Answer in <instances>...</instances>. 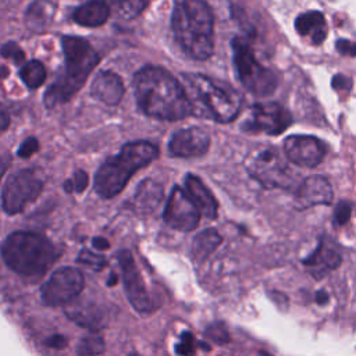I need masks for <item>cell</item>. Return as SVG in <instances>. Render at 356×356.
<instances>
[{
  "label": "cell",
  "instance_id": "1",
  "mask_svg": "<svg viewBox=\"0 0 356 356\" xmlns=\"http://www.w3.org/2000/svg\"><path fill=\"white\" fill-rule=\"evenodd\" d=\"M135 97L142 111L160 120H181L192 114L184 86L165 70L143 67L134 79Z\"/></svg>",
  "mask_w": 356,
  "mask_h": 356
},
{
  "label": "cell",
  "instance_id": "2",
  "mask_svg": "<svg viewBox=\"0 0 356 356\" xmlns=\"http://www.w3.org/2000/svg\"><path fill=\"white\" fill-rule=\"evenodd\" d=\"M172 32L181 49L192 58L206 60L214 50L213 13L203 0H175Z\"/></svg>",
  "mask_w": 356,
  "mask_h": 356
},
{
  "label": "cell",
  "instance_id": "3",
  "mask_svg": "<svg viewBox=\"0 0 356 356\" xmlns=\"http://www.w3.org/2000/svg\"><path fill=\"white\" fill-rule=\"evenodd\" d=\"M182 81L192 114L217 122H229L238 115L241 97L229 86L202 74H184Z\"/></svg>",
  "mask_w": 356,
  "mask_h": 356
},
{
  "label": "cell",
  "instance_id": "4",
  "mask_svg": "<svg viewBox=\"0 0 356 356\" xmlns=\"http://www.w3.org/2000/svg\"><path fill=\"white\" fill-rule=\"evenodd\" d=\"M61 46L65 57V72L46 90L44 104L47 107L68 102L99 63L97 53L82 38L64 36Z\"/></svg>",
  "mask_w": 356,
  "mask_h": 356
},
{
  "label": "cell",
  "instance_id": "5",
  "mask_svg": "<svg viewBox=\"0 0 356 356\" xmlns=\"http://www.w3.org/2000/svg\"><path fill=\"white\" fill-rule=\"evenodd\" d=\"M159 156V149L150 142L138 140L125 145L120 154L107 159L96 172L95 191L102 197L118 195L132 174L150 164Z\"/></svg>",
  "mask_w": 356,
  "mask_h": 356
},
{
  "label": "cell",
  "instance_id": "6",
  "mask_svg": "<svg viewBox=\"0 0 356 356\" xmlns=\"http://www.w3.org/2000/svg\"><path fill=\"white\" fill-rule=\"evenodd\" d=\"M0 252L11 270L26 277L42 275L57 259V250L46 236L26 231L8 235Z\"/></svg>",
  "mask_w": 356,
  "mask_h": 356
},
{
  "label": "cell",
  "instance_id": "7",
  "mask_svg": "<svg viewBox=\"0 0 356 356\" xmlns=\"http://www.w3.org/2000/svg\"><path fill=\"white\" fill-rule=\"evenodd\" d=\"M232 57L241 83L256 96H266L275 90V74L261 65L250 49L249 43L241 38L232 39Z\"/></svg>",
  "mask_w": 356,
  "mask_h": 356
},
{
  "label": "cell",
  "instance_id": "8",
  "mask_svg": "<svg viewBox=\"0 0 356 356\" xmlns=\"http://www.w3.org/2000/svg\"><path fill=\"white\" fill-rule=\"evenodd\" d=\"M245 165L249 174L266 188H288L293 178V171L274 147L253 150Z\"/></svg>",
  "mask_w": 356,
  "mask_h": 356
},
{
  "label": "cell",
  "instance_id": "9",
  "mask_svg": "<svg viewBox=\"0 0 356 356\" xmlns=\"http://www.w3.org/2000/svg\"><path fill=\"white\" fill-rule=\"evenodd\" d=\"M292 124L291 113L278 103L253 104L242 122V129L249 134L280 135Z\"/></svg>",
  "mask_w": 356,
  "mask_h": 356
},
{
  "label": "cell",
  "instance_id": "10",
  "mask_svg": "<svg viewBox=\"0 0 356 356\" xmlns=\"http://www.w3.org/2000/svg\"><path fill=\"white\" fill-rule=\"evenodd\" d=\"M83 285V275L78 268L63 267L42 285L40 296L49 306H63L74 300L82 292Z\"/></svg>",
  "mask_w": 356,
  "mask_h": 356
},
{
  "label": "cell",
  "instance_id": "11",
  "mask_svg": "<svg viewBox=\"0 0 356 356\" xmlns=\"http://www.w3.org/2000/svg\"><path fill=\"white\" fill-rule=\"evenodd\" d=\"M42 192V181L29 170H22L8 177L3 188V209L17 214L33 202Z\"/></svg>",
  "mask_w": 356,
  "mask_h": 356
},
{
  "label": "cell",
  "instance_id": "12",
  "mask_svg": "<svg viewBox=\"0 0 356 356\" xmlns=\"http://www.w3.org/2000/svg\"><path fill=\"white\" fill-rule=\"evenodd\" d=\"M117 259H118L121 273H122L125 293H127L131 305L138 312H142V313L154 310L157 307V303H156V300H153L152 295L147 292L146 285H145L142 275L134 261L131 252L120 250L117 254Z\"/></svg>",
  "mask_w": 356,
  "mask_h": 356
},
{
  "label": "cell",
  "instance_id": "13",
  "mask_svg": "<svg viewBox=\"0 0 356 356\" xmlns=\"http://www.w3.org/2000/svg\"><path fill=\"white\" fill-rule=\"evenodd\" d=\"M163 218L167 225L178 231H192L197 227L200 211L193 203L188 192L175 186L171 191L168 202L164 209Z\"/></svg>",
  "mask_w": 356,
  "mask_h": 356
},
{
  "label": "cell",
  "instance_id": "14",
  "mask_svg": "<svg viewBox=\"0 0 356 356\" xmlns=\"http://www.w3.org/2000/svg\"><path fill=\"white\" fill-rule=\"evenodd\" d=\"M284 152L289 161L300 167L318 165L325 154L324 145L310 135H291L284 140Z\"/></svg>",
  "mask_w": 356,
  "mask_h": 356
},
{
  "label": "cell",
  "instance_id": "15",
  "mask_svg": "<svg viewBox=\"0 0 356 356\" xmlns=\"http://www.w3.org/2000/svg\"><path fill=\"white\" fill-rule=\"evenodd\" d=\"M210 136L197 127L177 131L170 140V152L177 157H199L209 150Z\"/></svg>",
  "mask_w": 356,
  "mask_h": 356
},
{
  "label": "cell",
  "instance_id": "16",
  "mask_svg": "<svg viewBox=\"0 0 356 356\" xmlns=\"http://www.w3.org/2000/svg\"><path fill=\"white\" fill-rule=\"evenodd\" d=\"M332 202V189L330 182L320 177H307L296 192V204L299 209H306L316 204H330Z\"/></svg>",
  "mask_w": 356,
  "mask_h": 356
},
{
  "label": "cell",
  "instance_id": "17",
  "mask_svg": "<svg viewBox=\"0 0 356 356\" xmlns=\"http://www.w3.org/2000/svg\"><path fill=\"white\" fill-rule=\"evenodd\" d=\"M92 95L107 106H115L124 95L122 79L111 71H103L92 83Z\"/></svg>",
  "mask_w": 356,
  "mask_h": 356
},
{
  "label": "cell",
  "instance_id": "18",
  "mask_svg": "<svg viewBox=\"0 0 356 356\" xmlns=\"http://www.w3.org/2000/svg\"><path fill=\"white\" fill-rule=\"evenodd\" d=\"M163 199V186L153 181L145 179L135 191L129 207L139 214H149L152 213Z\"/></svg>",
  "mask_w": 356,
  "mask_h": 356
},
{
  "label": "cell",
  "instance_id": "19",
  "mask_svg": "<svg viewBox=\"0 0 356 356\" xmlns=\"http://www.w3.org/2000/svg\"><path fill=\"white\" fill-rule=\"evenodd\" d=\"M185 186H186L188 195L191 196L193 203L197 206L199 211L207 218H211V220L216 218L218 204L213 193L206 188V185L197 177L188 174L185 178Z\"/></svg>",
  "mask_w": 356,
  "mask_h": 356
},
{
  "label": "cell",
  "instance_id": "20",
  "mask_svg": "<svg viewBox=\"0 0 356 356\" xmlns=\"http://www.w3.org/2000/svg\"><path fill=\"white\" fill-rule=\"evenodd\" d=\"M296 32L302 36L310 38L313 44H320L327 36V24L324 14L320 11H307L295 19Z\"/></svg>",
  "mask_w": 356,
  "mask_h": 356
},
{
  "label": "cell",
  "instance_id": "21",
  "mask_svg": "<svg viewBox=\"0 0 356 356\" xmlns=\"http://www.w3.org/2000/svg\"><path fill=\"white\" fill-rule=\"evenodd\" d=\"M110 14L108 4L103 0H90L82 6H79L74 14L72 19L83 26H100L103 25Z\"/></svg>",
  "mask_w": 356,
  "mask_h": 356
},
{
  "label": "cell",
  "instance_id": "22",
  "mask_svg": "<svg viewBox=\"0 0 356 356\" xmlns=\"http://www.w3.org/2000/svg\"><path fill=\"white\" fill-rule=\"evenodd\" d=\"M341 256L339 253H337L334 249H327L323 243H320L317 246V249L307 257L303 260V264H306L307 267H312V271H314L316 268H318V274L317 277L324 275L325 273L337 268L341 263Z\"/></svg>",
  "mask_w": 356,
  "mask_h": 356
},
{
  "label": "cell",
  "instance_id": "23",
  "mask_svg": "<svg viewBox=\"0 0 356 356\" xmlns=\"http://www.w3.org/2000/svg\"><path fill=\"white\" fill-rule=\"evenodd\" d=\"M54 6L49 0H35L25 14L26 26L32 31H43L53 18Z\"/></svg>",
  "mask_w": 356,
  "mask_h": 356
},
{
  "label": "cell",
  "instance_id": "24",
  "mask_svg": "<svg viewBox=\"0 0 356 356\" xmlns=\"http://www.w3.org/2000/svg\"><path fill=\"white\" fill-rule=\"evenodd\" d=\"M222 238L214 228H207L197 234L192 243V256L196 261H203L207 259L221 243Z\"/></svg>",
  "mask_w": 356,
  "mask_h": 356
},
{
  "label": "cell",
  "instance_id": "25",
  "mask_svg": "<svg viewBox=\"0 0 356 356\" xmlns=\"http://www.w3.org/2000/svg\"><path fill=\"white\" fill-rule=\"evenodd\" d=\"M19 75L24 81V83L31 88V89H35V88H39L44 79H46V71H44V67L40 61L38 60H32L29 63H26L21 71H19Z\"/></svg>",
  "mask_w": 356,
  "mask_h": 356
},
{
  "label": "cell",
  "instance_id": "26",
  "mask_svg": "<svg viewBox=\"0 0 356 356\" xmlns=\"http://www.w3.org/2000/svg\"><path fill=\"white\" fill-rule=\"evenodd\" d=\"M106 3L111 4L122 18L132 19L146 8L149 0H107Z\"/></svg>",
  "mask_w": 356,
  "mask_h": 356
},
{
  "label": "cell",
  "instance_id": "27",
  "mask_svg": "<svg viewBox=\"0 0 356 356\" xmlns=\"http://www.w3.org/2000/svg\"><path fill=\"white\" fill-rule=\"evenodd\" d=\"M78 356H97L104 352V341L97 335H89L79 341Z\"/></svg>",
  "mask_w": 356,
  "mask_h": 356
},
{
  "label": "cell",
  "instance_id": "28",
  "mask_svg": "<svg viewBox=\"0 0 356 356\" xmlns=\"http://www.w3.org/2000/svg\"><path fill=\"white\" fill-rule=\"evenodd\" d=\"M68 317L74 320L76 324L90 328V330H97L103 325L100 317L96 313H92L90 310H70L67 312Z\"/></svg>",
  "mask_w": 356,
  "mask_h": 356
},
{
  "label": "cell",
  "instance_id": "29",
  "mask_svg": "<svg viewBox=\"0 0 356 356\" xmlns=\"http://www.w3.org/2000/svg\"><path fill=\"white\" fill-rule=\"evenodd\" d=\"M78 263L92 268V270H102L104 266H106V259L100 254H96L90 250H82L78 256Z\"/></svg>",
  "mask_w": 356,
  "mask_h": 356
},
{
  "label": "cell",
  "instance_id": "30",
  "mask_svg": "<svg viewBox=\"0 0 356 356\" xmlns=\"http://www.w3.org/2000/svg\"><path fill=\"white\" fill-rule=\"evenodd\" d=\"M206 337L216 343H227L229 341V334L222 323H214L206 328Z\"/></svg>",
  "mask_w": 356,
  "mask_h": 356
},
{
  "label": "cell",
  "instance_id": "31",
  "mask_svg": "<svg viewBox=\"0 0 356 356\" xmlns=\"http://www.w3.org/2000/svg\"><path fill=\"white\" fill-rule=\"evenodd\" d=\"M195 350H196V345H195L193 335L188 331L182 332L179 342L175 346V352L181 356H193Z\"/></svg>",
  "mask_w": 356,
  "mask_h": 356
},
{
  "label": "cell",
  "instance_id": "32",
  "mask_svg": "<svg viewBox=\"0 0 356 356\" xmlns=\"http://www.w3.org/2000/svg\"><path fill=\"white\" fill-rule=\"evenodd\" d=\"M88 185V174L82 170H78L72 181H67L64 188L67 192H82Z\"/></svg>",
  "mask_w": 356,
  "mask_h": 356
},
{
  "label": "cell",
  "instance_id": "33",
  "mask_svg": "<svg viewBox=\"0 0 356 356\" xmlns=\"http://www.w3.org/2000/svg\"><path fill=\"white\" fill-rule=\"evenodd\" d=\"M0 54L3 57H6V58L13 60L14 63H19V61H22L25 58V54H24L22 49L17 43H14V42H8L4 46H1Z\"/></svg>",
  "mask_w": 356,
  "mask_h": 356
},
{
  "label": "cell",
  "instance_id": "34",
  "mask_svg": "<svg viewBox=\"0 0 356 356\" xmlns=\"http://www.w3.org/2000/svg\"><path fill=\"white\" fill-rule=\"evenodd\" d=\"M350 213H352V207L348 202H339L335 207V211H334V221L337 225H343L349 221L350 218Z\"/></svg>",
  "mask_w": 356,
  "mask_h": 356
},
{
  "label": "cell",
  "instance_id": "35",
  "mask_svg": "<svg viewBox=\"0 0 356 356\" xmlns=\"http://www.w3.org/2000/svg\"><path fill=\"white\" fill-rule=\"evenodd\" d=\"M39 149V142L35 138H26L18 147V156L19 157H31L33 153H36Z\"/></svg>",
  "mask_w": 356,
  "mask_h": 356
},
{
  "label": "cell",
  "instance_id": "36",
  "mask_svg": "<svg viewBox=\"0 0 356 356\" xmlns=\"http://www.w3.org/2000/svg\"><path fill=\"white\" fill-rule=\"evenodd\" d=\"M331 85L335 90L346 93L352 88V81H350L349 76H345L342 74H337V75H334V78L331 81Z\"/></svg>",
  "mask_w": 356,
  "mask_h": 356
},
{
  "label": "cell",
  "instance_id": "37",
  "mask_svg": "<svg viewBox=\"0 0 356 356\" xmlns=\"http://www.w3.org/2000/svg\"><path fill=\"white\" fill-rule=\"evenodd\" d=\"M337 50L343 54V56H349V57H355L356 56V43L348 39H338L335 43Z\"/></svg>",
  "mask_w": 356,
  "mask_h": 356
},
{
  "label": "cell",
  "instance_id": "38",
  "mask_svg": "<svg viewBox=\"0 0 356 356\" xmlns=\"http://www.w3.org/2000/svg\"><path fill=\"white\" fill-rule=\"evenodd\" d=\"M44 343L50 348H54V349H63V348L67 346V338L60 335V334H56V335H51L50 338H47Z\"/></svg>",
  "mask_w": 356,
  "mask_h": 356
},
{
  "label": "cell",
  "instance_id": "39",
  "mask_svg": "<svg viewBox=\"0 0 356 356\" xmlns=\"http://www.w3.org/2000/svg\"><path fill=\"white\" fill-rule=\"evenodd\" d=\"M8 122H10V117H8V113L7 110L0 104V134L4 132L8 127Z\"/></svg>",
  "mask_w": 356,
  "mask_h": 356
},
{
  "label": "cell",
  "instance_id": "40",
  "mask_svg": "<svg viewBox=\"0 0 356 356\" xmlns=\"http://www.w3.org/2000/svg\"><path fill=\"white\" fill-rule=\"evenodd\" d=\"M316 302L318 305H325L328 302V293L324 289H320L316 292Z\"/></svg>",
  "mask_w": 356,
  "mask_h": 356
},
{
  "label": "cell",
  "instance_id": "41",
  "mask_svg": "<svg viewBox=\"0 0 356 356\" xmlns=\"http://www.w3.org/2000/svg\"><path fill=\"white\" fill-rule=\"evenodd\" d=\"M92 243H93V246L96 248V249H107L110 245H108V242L104 239V238H95L93 241H92Z\"/></svg>",
  "mask_w": 356,
  "mask_h": 356
},
{
  "label": "cell",
  "instance_id": "42",
  "mask_svg": "<svg viewBox=\"0 0 356 356\" xmlns=\"http://www.w3.org/2000/svg\"><path fill=\"white\" fill-rule=\"evenodd\" d=\"M7 165H8V160H7L4 156L0 154V179H1L3 174H4L6 170H7Z\"/></svg>",
  "mask_w": 356,
  "mask_h": 356
},
{
  "label": "cell",
  "instance_id": "43",
  "mask_svg": "<svg viewBox=\"0 0 356 356\" xmlns=\"http://www.w3.org/2000/svg\"><path fill=\"white\" fill-rule=\"evenodd\" d=\"M117 280H118V278H117V275H115V274H110V280L107 281V285H108V286L115 285V284H117Z\"/></svg>",
  "mask_w": 356,
  "mask_h": 356
},
{
  "label": "cell",
  "instance_id": "44",
  "mask_svg": "<svg viewBox=\"0 0 356 356\" xmlns=\"http://www.w3.org/2000/svg\"><path fill=\"white\" fill-rule=\"evenodd\" d=\"M8 76V70L6 67H0V78Z\"/></svg>",
  "mask_w": 356,
  "mask_h": 356
},
{
  "label": "cell",
  "instance_id": "45",
  "mask_svg": "<svg viewBox=\"0 0 356 356\" xmlns=\"http://www.w3.org/2000/svg\"><path fill=\"white\" fill-rule=\"evenodd\" d=\"M129 356H140V355H136V353H132V355H129Z\"/></svg>",
  "mask_w": 356,
  "mask_h": 356
}]
</instances>
